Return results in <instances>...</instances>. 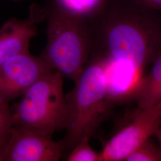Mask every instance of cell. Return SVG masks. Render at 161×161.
<instances>
[{"label": "cell", "mask_w": 161, "mask_h": 161, "mask_svg": "<svg viewBox=\"0 0 161 161\" xmlns=\"http://www.w3.org/2000/svg\"><path fill=\"white\" fill-rule=\"evenodd\" d=\"M145 5L150 8L161 11V0H141Z\"/></svg>", "instance_id": "14"}, {"label": "cell", "mask_w": 161, "mask_h": 161, "mask_svg": "<svg viewBox=\"0 0 161 161\" xmlns=\"http://www.w3.org/2000/svg\"><path fill=\"white\" fill-rule=\"evenodd\" d=\"M12 110L13 125L52 137L66 130L68 110L64 92V76L55 70L28 88Z\"/></svg>", "instance_id": "4"}, {"label": "cell", "mask_w": 161, "mask_h": 161, "mask_svg": "<svg viewBox=\"0 0 161 161\" xmlns=\"http://www.w3.org/2000/svg\"><path fill=\"white\" fill-rule=\"evenodd\" d=\"M8 103L0 98V152L3 153L10 137L13 127L12 110Z\"/></svg>", "instance_id": "11"}, {"label": "cell", "mask_w": 161, "mask_h": 161, "mask_svg": "<svg viewBox=\"0 0 161 161\" xmlns=\"http://www.w3.org/2000/svg\"><path fill=\"white\" fill-rule=\"evenodd\" d=\"M54 7L71 16L88 21L103 7L107 0H54Z\"/></svg>", "instance_id": "10"}, {"label": "cell", "mask_w": 161, "mask_h": 161, "mask_svg": "<svg viewBox=\"0 0 161 161\" xmlns=\"http://www.w3.org/2000/svg\"><path fill=\"white\" fill-rule=\"evenodd\" d=\"M87 23L91 57L104 59L109 72L141 80L161 54V11L141 0L107 1Z\"/></svg>", "instance_id": "1"}, {"label": "cell", "mask_w": 161, "mask_h": 161, "mask_svg": "<svg viewBox=\"0 0 161 161\" xmlns=\"http://www.w3.org/2000/svg\"><path fill=\"white\" fill-rule=\"evenodd\" d=\"M130 122L104 145L100 161H125L134 150L155 135L161 125V102L144 109L137 108Z\"/></svg>", "instance_id": "5"}, {"label": "cell", "mask_w": 161, "mask_h": 161, "mask_svg": "<svg viewBox=\"0 0 161 161\" xmlns=\"http://www.w3.org/2000/svg\"><path fill=\"white\" fill-rule=\"evenodd\" d=\"M46 35V45L40 56L52 69L75 84L91 53L87 22L54 6L47 16Z\"/></svg>", "instance_id": "3"}, {"label": "cell", "mask_w": 161, "mask_h": 161, "mask_svg": "<svg viewBox=\"0 0 161 161\" xmlns=\"http://www.w3.org/2000/svg\"><path fill=\"white\" fill-rule=\"evenodd\" d=\"M153 64L149 74L142 78L135 94L134 100L140 109L151 107L152 98L161 87V54Z\"/></svg>", "instance_id": "9"}, {"label": "cell", "mask_w": 161, "mask_h": 161, "mask_svg": "<svg viewBox=\"0 0 161 161\" xmlns=\"http://www.w3.org/2000/svg\"><path fill=\"white\" fill-rule=\"evenodd\" d=\"M53 70L40 56H32L29 52L8 59L0 65V98L9 102L22 96Z\"/></svg>", "instance_id": "6"}, {"label": "cell", "mask_w": 161, "mask_h": 161, "mask_svg": "<svg viewBox=\"0 0 161 161\" xmlns=\"http://www.w3.org/2000/svg\"><path fill=\"white\" fill-rule=\"evenodd\" d=\"M0 161H4V153L2 152H0Z\"/></svg>", "instance_id": "16"}, {"label": "cell", "mask_w": 161, "mask_h": 161, "mask_svg": "<svg viewBox=\"0 0 161 161\" xmlns=\"http://www.w3.org/2000/svg\"><path fill=\"white\" fill-rule=\"evenodd\" d=\"M156 137H157V138L158 139L159 142V143H160V149L161 150V127H159V128L158 130V131H156V132L155 134Z\"/></svg>", "instance_id": "15"}, {"label": "cell", "mask_w": 161, "mask_h": 161, "mask_svg": "<svg viewBox=\"0 0 161 161\" xmlns=\"http://www.w3.org/2000/svg\"><path fill=\"white\" fill-rule=\"evenodd\" d=\"M127 161H161V150L149 139L134 150Z\"/></svg>", "instance_id": "12"}, {"label": "cell", "mask_w": 161, "mask_h": 161, "mask_svg": "<svg viewBox=\"0 0 161 161\" xmlns=\"http://www.w3.org/2000/svg\"><path fill=\"white\" fill-rule=\"evenodd\" d=\"M64 148L60 142L22 127H12L4 150V161H57Z\"/></svg>", "instance_id": "7"}, {"label": "cell", "mask_w": 161, "mask_h": 161, "mask_svg": "<svg viewBox=\"0 0 161 161\" xmlns=\"http://www.w3.org/2000/svg\"><path fill=\"white\" fill-rule=\"evenodd\" d=\"M68 118L65 136L60 143L70 152L80 140L91 138L109 114L107 66L104 60L91 57L74 89L65 95Z\"/></svg>", "instance_id": "2"}, {"label": "cell", "mask_w": 161, "mask_h": 161, "mask_svg": "<svg viewBox=\"0 0 161 161\" xmlns=\"http://www.w3.org/2000/svg\"><path fill=\"white\" fill-rule=\"evenodd\" d=\"M90 138H83L70 152L68 161H100V153L90 146Z\"/></svg>", "instance_id": "13"}, {"label": "cell", "mask_w": 161, "mask_h": 161, "mask_svg": "<svg viewBox=\"0 0 161 161\" xmlns=\"http://www.w3.org/2000/svg\"><path fill=\"white\" fill-rule=\"evenodd\" d=\"M14 1H23V0H13Z\"/></svg>", "instance_id": "17"}, {"label": "cell", "mask_w": 161, "mask_h": 161, "mask_svg": "<svg viewBox=\"0 0 161 161\" xmlns=\"http://www.w3.org/2000/svg\"><path fill=\"white\" fill-rule=\"evenodd\" d=\"M44 19L43 13L32 6L26 19L13 18L3 24L0 28V65L17 55L29 52L31 41L36 35V25Z\"/></svg>", "instance_id": "8"}]
</instances>
